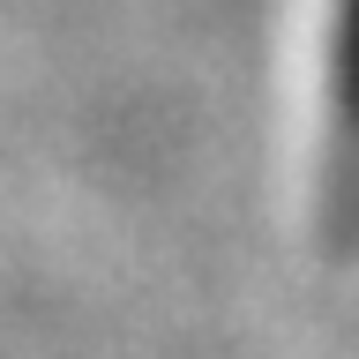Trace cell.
I'll return each instance as SVG.
<instances>
[{"mask_svg":"<svg viewBox=\"0 0 359 359\" xmlns=\"http://www.w3.org/2000/svg\"><path fill=\"white\" fill-rule=\"evenodd\" d=\"M337 142H344V172L359 165V0H337Z\"/></svg>","mask_w":359,"mask_h":359,"instance_id":"1","label":"cell"}]
</instances>
